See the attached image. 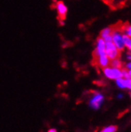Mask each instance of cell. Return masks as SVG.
Wrapping results in <instances>:
<instances>
[{"mask_svg": "<svg viewBox=\"0 0 131 132\" xmlns=\"http://www.w3.org/2000/svg\"><path fill=\"white\" fill-rule=\"evenodd\" d=\"M102 100H103V96L100 95V94L97 93V94H95V96L91 99V100L90 102V104L94 109H98L101 105Z\"/></svg>", "mask_w": 131, "mask_h": 132, "instance_id": "obj_6", "label": "cell"}, {"mask_svg": "<svg viewBox=\"0 0 131 132\" xmlns=\"http://www.w3.org/2000/svg\"><path fill=\"white\" fill-rule=\"evenodd\" d=\"M128 72H129V77H130V78H131V70H128Z\"/></svg>", "mask_w": 131, "mask_h": 132, "instance_id": "obj_14", "label": "cell"}, {"mask_svg": "<svg viewBox=\"0 0 131 132\" xmlns=\"http://www.w3.org/2000/svg\"><path fill=\"white\" fill-rule=\"evenodd\" d=\"M112 42L115 45L117 49L121 53L126 49L125 43H124V34L121 31V28H115L114 27V30L111 34Z\"/></svg>", "mask_w": 131, "mask_h": 132, "instance_id": "obj_1", "label": "cell"}, {"mask_svg": "<svg viewBox=\"0 0 131 132\" xmlns=\"http://www.w3.org/2000/svg\"><path fill=\"white\" fill-rule=\"evenodd\" d=\"M56 10L57 11L58 16L61 20H64L68 14V6L64 2L58 1L56 3Z\"/></svg>", "mask_w": 131, "mask_h": 132, "instance_id": "obj_5", "label": "cell"}, {"mask_svg": "<svg viewBox=\"0 0 131 132\" xmlns=\"http://www.w3.org/2000/svg\"><path fill=\"white\" fill-rule=\"evenodd\" d=\"M130 96H131V94H130Z\"/></svg>", "mask_w": 131, "mask_h": 132, "instance_id": "obj_16", "label": "cell"}, {"mask_svg": "<svg viewBox=\"0 0 131 132\" xmlns=\"http://www.w3.org/2000/svg\"><path fill=\"white\" fill-rule=\"evenodd\" d=\"M103 73L105 76L109 79H115L117 80L118 78H123V69H115L111 67H107L105 69H102Z\"/></svg>", "mask_w": 131, "mask_h": 132, "instance_id": "obj_4", "label": "cell"}, {"mask_svg": "<svg viewBox=\"0 0 131 132\" xmlns=\"http://www.w3.org/2000/svg\"><path fill=\"white\" fill-rule=\"evenodd\" d=\"M52 132H57V131H56V130H54V129H53V130H50Z\"/></svg>", "mask_w": 131, "mask_h": 132, "instance_id": "obj_15", "label": "cell"}, {"mask_svg": "<svg viewBox=\"0 0 131 132\" xmlns=\"http://www.w3.org/2000/svg\"><path fill=\"white\" fill-rule=\"evenodd\" d=\"M107 56L106 53V43L103 38L99 37L95 42V50L93 52V58L94 60H96L100 56Z\"/></svg>", "mask_w": 131, "mask_h": 132, "instance_id": "obj_2", "label": "cell"}, {"mask_svg": "<svg viewBox=\"0 0 131 132\" xmlns=\"http://www.w3.org/2000/svg\"><path fill=\"white\" fill-rule=\"evenodd\" d=\"M106 43V53L110 61L120 57L121 52L117 49L113 42H107Z\"/></svg>", "mask_w": 131, "mask_h": 132, "instance_id": "obj_3", "label": "cell"}, {"mask_svg": "<svg viewBox=\"0 0 131 132\" xmlns=\"http://www.w3.org/2000/svg\"><path fill=\"white\" fill-rule=\"evenodd\" d=\"M118 130L117 126H110L106 128H104L101 132H115Z\"/></svg>", "mask_w": 131, "mask_h": 132, "instance_id": "obj_11", "label": "cell"}, {"mask_svg": "<svg viewBox=\"0 0 131 132\" xmlns=\"http://www.w3.org/2000/svg\"><path fill=\"white\" fill-rule=\"evenodd\" d=\"M117 84L120 88H126V83H125V79L124 78H118L116 80Z\"/></svg>", "mask_w": 131, "mask_h": 132, "instance_id": "obj_12", "label": "cell"}, {"mask_svg": "<svg viewBox=\"0 0 131 132\" xmlns=\"http://www.w3.org/2000/svg\"><path fill=\"white\" fill-rule=\"evenodd\" d=\"M114 30V26H107L103 28L99 33V37L102 38H105L106 37H108L111 35L112 32Z\"/></svg>", "mask_w": 131, "mask_h": 132, "instance_id": "obj_7", "label": "cell"}, {"mask_svg": "<svg viewBox=\"0 0 131 132\" xmlns=\"http://www.w3.org/2000/svg\"><path fill=\"white\" fill-rule=\"evenodd\" d=\"M105 2H107V3H113L114 0H104Z\"/></svg>", "mask_w": 131, "mask_h": 132, "instance_id": "obj_13", "label": "cell"}, {"mask_svg": "<svg viewBox=\"0 0 131 132\" xmlns=\"http://www.w3.org/2000/svg\"><path fill=\"white\" fill-rule=\"evenodd\" d=\"M124 43H125L126 49L128 50L129 53H131V37L124 35Z\"/></svg>", "mask_w": 131, "mask_h": 132, "instance_id": "obj_10", "label": "cell"}, {"mask_svg": "<svg viewBox=\"0 0 131 132\" xmlns=\"http://www.w3.org/2000/svg\"><path fill=\"white\" fill-rule=\"evenodd\" d=\"M110 67L115 69H123V63L119 58L111 60L110 61Z\"/></svg>", "mask_w": 131, "mask_h": 132, "instance_id": "obj_8", "label": "cell"}, {"mask_svg": "<svg viewBox=\"0 0 131 132\" xmlns=\"http://www.w3.org/2000/svg\"><path fill=\"white\" fill-rule=\"evenodd\" d=\"M121 29L124 35L131 37V24H126V26H123L121 27Z\"/></svg>", "mask_w": 131, "mask_h": 132, "instance_id": "obj_9", "label": "cell"}]
</instances>
